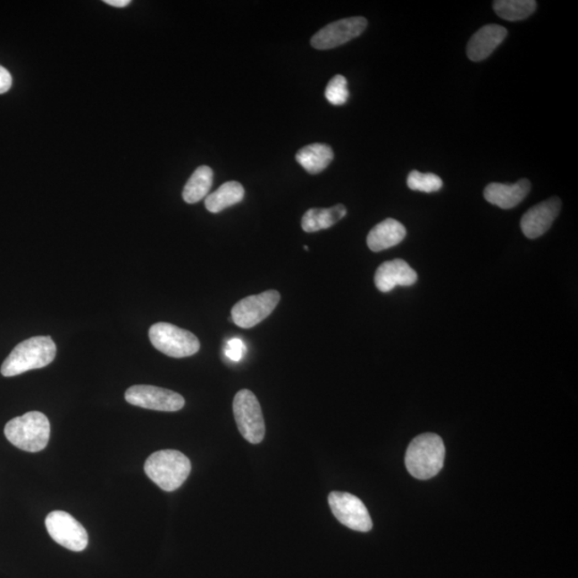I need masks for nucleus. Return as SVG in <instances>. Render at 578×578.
Returning a JSON list of instances; mask_svg holds the SVG:
<instances>
[{
    "label": "nucleus",
    "instance_id": "9d476101",
    "mask_svg": "<svg viewBox=\"0 0 578 578\" xmlns=\"http://www.w3.org/2000/svg\"><path fill=\"white\" fill-rule=\"evenodd\" d=\"M124 397L134 406L158 412H178L186 404L180 393L155 386H133L128 389Z\"/></svg>",
    "mask_w": 578,
    "mask_h": 578
},
{
    "label": "nucleus",
    "instance_id": "b1692460",
    "mask_svg": "<svg viewBox=\"0 0 578 578\" xmlns=\"http://www.w3.org/2000/svg\"><path fill=\"white\" fill-rule=\"evenodd\" d=\"M245 353L246 345L239 339H232L226 345L225 354L232 361H240Z\"/></svg>",
    "mask_w": 578,
    "mask_h": 578
},
{
    "label": "nucleus",
    "instance_id": "423d86ee",
    "mask_svg": "<svg viewBox=\"0 0 578 578\" xmlns=\"http://www.w3.org/2000/svg\"><path fill=\"white\" fill-rule=\"evenodd\" d=\"M238 430L243 439L253 445L261 444L264 439V420L261 404L255 394L247 389L238 392L232 403Z\"/></svg>",
    "mask_w": 578,
    "mask_h": 578
},
{
    "label": "nucleus",
    "instance_id": "1a4fd4ad",
    "mask_svg": "<svg viewBox=\"0 0 578 578\" xmlns=\"http://www.w3.org/2000/svg\"><path fill=\"white\" fill-rule=\"evenodd\" d=\"M329 506L337 520L351 531L367 532L373 527L372 518L365 505L358 497L332 491L328 497Z\"/></svg>",
    "mask_w": 578,
    "mask_h": 578
},
{
    "label": "nucleus",
    "instance_id": "4be33fe9",
    "mask_svg": "<svg viewBox=\"0 0 578 578\" xmlns=\"http://www.w3.org/2000/svg\"><path fill=\"white\" fill-rule=\"evenodd\" d=\"M407 186L413 191L434 193L440 190L444 186V182H442L440 176L431 174V172L423 174V172L413 171L408 175Z\"/></svg>",
    "mask_w": 578,
    "mask_h": 578
},
{
    "label": "nucleus",
    "instance_id": "ddd939ff",
    "mask_svg": "<svg viewBox=\"0 0 578 578\" xmlns=\"http://www.w3.org/2000/svg\"><path fill=\"white\" fill-rule=\"evenodd\" d=\"M418 274L403 259H394L378 267L375 273V285L381 293H389L397 286H412L417 282Z\"/></svg>",
    "mask_w": 578,
    "mask_h": 578
},
{
    "label": "nucleus",
    "instance_id": "f3484780",
    "mask_svg": "<svg viewBox=\"0 0 578 578\" xmlns=\"http://www.w3.org/2000/svg\"><path fill=\"white\" fill-rule=\"evenodd\" d=\"M334 154L331 146L315 143L306 146L296 155V161L311 175L320 174L333 161Z\"/></svg>",
    "mask_w": 578,
    "mask_h": 578
},
{
    "label": "nucleus",
    "instance_id": "6e6552de",
    "mask_svg": "<svg viewBox=\"0 0 578 578\" xmlns=\"http://www.w3.org/2000/svg\"><path fill=\"white\" fill-rule=\"evenodd\" d=\"M46 526L51 538L64 549L82 552L88 544V534L82 524L64 511H53L47 515Z\"/></svg>",
    "mask_w": 578,
    "mask_h": 578
},
{
    "label": "nucleus",
    "instance_id": "aec40b11",
    "mask_svg": "<svg viewBox=\"0 0 578 578\" xmlns=\"http://www.w3.org/2000/svg\"><path fill=\"white\" fill-rule=\"evenodd\" d=\"M214 183V171L209 166H199L183 188L182 197L188 204H197L208 197Z\"/></svg>",
    "mask_w": 578,
    "mask_h": 578
},
{
    "label": "nucleus",
    "instance_id": "39448f33",
    "mask_svg": "<svg viewBox=\"0 0 578 578\" xmlns=\"http://www.w3.org/2000/svg\"><path fill=\"white\" fill-rule=\"evenodd\" d=\"M151 344L162 354L172 358H185L196 355L201 343L190 331L169 323H155L149 331Z\"/></svg>",
    "mask_w": 578,
    "mask_h": 578
},
{
    "label": "nucleus",
    "instance_id": "f03ea898",
    "mask_svg": "<svg viewBox=\"0 0 578 578\" xmlns=\"http://www.w3.org/2000/svg\"><path fill=\"white\" fill-rule=\"evenodd\" d=\"M56 351V345L50 337L25 339L11 351L0 372L4 377H13L31 370L42 369L52 364Z\"/></svg>",
    "mask_w": 578,
    "mask_h": 578
},
{
    "label": "nucleus",
    "instance_id": "7ed1b4c3",
    "mask_svg": "<svg viewBox=\"0 0 578 578\" xmlns=\"http://www.w3.org/2000/svg\"><path fill=\"white\" fill-rule=\"evenodd\" d=\"M50 435V421L40 412L27 413L10 420L4 426V436L11 444L26 452L46 449Z\"/></svg>",
    "mask_w": 578,
    "mask_h": 578
},
{
    "label": "nucleus",
    "instance_id": "4468645a",
    "mask_svg": "<svg viewBox=\"0 0 578 578\" xmlns=\"http://www.w3.org/2000/svg\"><path fill=\"white\" fill-rule=\"evenodd\" d=\"M507 35V30L500 25L490 24L482 27L470 38L467 45L468 58L473 62L484 61L504 42Z\"/></svg>",
    "mask_w": 578,
    "mask_h": 578
},
{
    "label": "nucleus",
    "instance_id": "9b49d317",
    "mask_svg": "<svg viewBox=\"0 0 578 578\" xmlns=\"http://www.w3.org/2000/svg\"><path fill=\"white\" fill-rule=\"evenodd\" d=\"M366 26L367 20L362 16L333 21L313 36L311 45L316 50H331L359 37Z\"/></svg>",
    "mask_w": 578,
    "mask_h": 578
},
{
    "label": "nucleus",
    "instance_id": "a211bd4d",
    "mask_svg": "<svg viewBox=\"0 0 578 578\" xmlns=\"http://www.w3.org/2000/svg\"><path fill=\"white\" fill-rule=\"evenodd\" d=\"M348 214V209L342 204L331 208H312L307 210L301 221L302 230L315 232L331 229Z\"/></svg>",
    "mask_w": 578,
    "mask_h": 578
},
{
    "label": "nucleus",
    "instance_id": "6ab92c4d",
    "mask_svg": "<svg viewBox=\"0 0 578 578\" xmlns=\"http://www.w3.org/2000/svg\"><path fill=\"white\" fill-rule=\"evenodd\" d=\"M245 188L237 181L223 183L217 191H214L205 199V206L209 213L219 214L224 209L239 204L245 197Z\"/></svg>",
    "mask_w": 578,
    "mask_h": 578
},
{
    "label": "nucleus",
    "instance_id": "f257e3e1",
    "mask_svg": "<svg viewBox=\"0 0 578 578\" xmlns=\"http://www.w3.org/2000/svg\"><path fill=\"white\" fill-rule=\"evenodd\" d=\"M445 457L446 448L440 437L431 433L423 434L410 442L405 464L413 477L429 480L440 473Z\"/></svg>",
    "mask_w": 578,
    "mask_h": 578
},
{
    "label": "nucleus",
    "instance_id": "20e7f679",
    "mask_svg": "<svg viewBox=\"0 0 578 578\" xmlns=\"http://www.w3.org/2000/svg\"><path fill=\"white\" fill-rule=\"evenodd\" d=\"M191 462L176 450L155 452L145 463V473L161 490L174 491L186 482L191 473Z\"/></svg>",
    "mask_w": 578,
    "mask_h": 578
},
{
    "label": "nucleus",
    "instance_id": "dca6fc26",
    "mask_svg": "<svg viewBox=\"0 0 578 578\" xmlns=\"http://www.w3.org/2000/svg\"><path fill=\"white\" fill-rule=\"evenodd\" d=\"M406 237L405 226L394 219H386L374 226L367 235V246L373 252H381L396 247Z\"/></svg>",
    "mask_w": 578,
    "mask_h": 578
},
{
    "label": "nucleus",
    "instance_id": "393cba45",
    "mask_svg": "<svg viewBox=\"0 0 578 578\" xmlns=\"http://www.w3.org/2000/svg\"><path fill=\"white\" fill-rule=\"evenodd\" d=\"M13 86V77L7 69L0 66V95L8 93Z\"/></svg>",
    "mask_w": 578,
    "mask_h": 578
},
{
    "label": "nucleus",
    "instance_id": "412c9836",
    "mask_svg": "<svg viewBox=\"0 0 578 578\" xmlns=\"http://www.w3.org/2000/svg\"><path fill=\"white\" fill-rule=\"evenodd\" d=\"M493 7L497 15L506 21H516L529 18L537 10L534 0H497Z\"/></svg>",
    "mask_w": 578,
    "mask_h": 578
},
{
    "label": "nucleus",
    "instance_id": "0eeeda50",
    "mask_svg": "<svg viewBox=\"0 0 578 578\" xmlns=\"http://www.w3.org/2000/svg\"><path fill=\"white\" fill-rule=\"evenodd\" d=\"M281 295L277 290L246 297L231 309V320L238 327L250 329L272 314L279 305Z\"/></svg>",
    "mask_w": 578,
    "mask_h": 578
},
{
    "label": "nucleus",
    "instance_id": "2eb2a0df",
    "mask_svg": "<svg viewBox=\"0 0 578 578\" xmlns=\"http://www.w3.org/2000/svg\"><path fill=\"white\" fill-rule=\"evenodd\" d=\"M531 190L532 183L528 180H518L513 185L494 182L485 188L484 198L501 209H512L522 203Z\"/></svg>",
    "mask_w": 578,
    "mask_h": 578
},
{
    "label": "nucleus",
    "instance_id": "a878e982",
    "mask_svg": "<svg viewBox=\"0 0 578 578\" xmlns=\"http://www.w3.org/2000/svg\"><path fill=\"white\" fill-rule=\"evenodd\" d=\"M105 3L117 8H124L127 7L128 4H131L130 0H105Z\"/></svg>",
    "mask_w": 578,
    "mask_h": 578
},
{
    "label": "nucleus",
    "instance_id": "f8f14e48",
    "mask_svg": "<svg viewBox=\"0 0 578 578\" xmlns=\"http://www.w3.org/2000/svg\"><path fill=\"white\" fill-rule=\"evenodd\" d=\"M561 210L559 197H552L536 205L523 215L521 229L529 239H537L547 232L554 223Z\"/></svg>",
    "mask_w": 578,
    "mask_h": 578
},
{
    "label": "nucleus",
    "instance_id": "5701e85b",
    "mask_svg": "<svg viewBox=\"0 0 578 578\" xmlns=\"http://www.w3.org/2000/svg\"><path fill=\"white\" fill-rule=\"evenodd\" d=\"M325 96L329 104L332 105L341 106L347 104L349 98L348 80L343 75H336L327 85Z\"/></svg>",
    "mask_w": 578,
    "mask_h": 578
}]
</instances>
